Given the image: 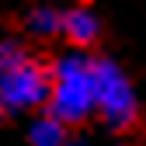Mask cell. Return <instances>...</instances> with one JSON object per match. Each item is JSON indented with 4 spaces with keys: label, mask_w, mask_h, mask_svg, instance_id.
Segmentation results:
<instances>
[{
    "label": "cell",
    "mask_w": 146,
    "mask_h": 146,
    "mask_svg": "<svg viewBox=\"0 0 146 146\" xmlns=\"http://www.w3.org/2000/svg\"><path fill=\"white\" fill-rule=\"evenodd\" d=\"M115 146H122V143H115Z\"/></svg>",
    "instance_id": "cell-7"
},
{
    "label": "cell",
    "mask_w": 146,
    "mask_h": 146,
    "mask_svg": "<svg viewBox=\"0 0 146 146\" xmlns=\"http://www.w3.org/2000/svg\"><path fill=\"white\" fill-rule=\"evenodd\" d=\"M45 98L49 63L17 38H0V115H28L45 108Z\"/></svg>",
    "instance_id": "cell-2"
},
{
    "label": "cell",
    "mask_w": 146,
    "mask_h": 146,
    "mask_svg": "<svg viewBox=\"0 0 146 146\" xmlns=\"http://www.w3.org/2000/svg\"><path fill=\"white\" fill-rule=\"evenodd\" d=\"M45 115L70 129L94 118V56L87 49H66L49 63Z\"/></svg>",
    "instance_id": "cell-1"
},
{
    "label": "cell",
    "mask_w": 146,
    "mask_h": 146,
    "mask_svg": "<svg viewBox=\"0 0 146 146\" xmlns=\"http://www.w3.org/2000/svg\"><path fill=\"white\" fill-rule=\"evenodd\" d=\"M25 28L35 35V38H59V7H31L25 17Z\"/></svg>",
    "instance_id": "cell-6"
},
{
    "label": "cell",
    "mask_w": 146,
    "mask_h": 146,
    "mask_svg": "<svg viewBox=\"0 0 146 146\" xmlns=\"http://www.w3.org/2000/svg\"><path fill=\"white\" fill-rule=\"evenodd\" d=\"M59 38H66L70 49H90L101 38V17L94 14V7L77 4L59 11Z\"/></svg>",
    "instance_id": "cell-4"
},
{
    "label": "cell",
    "mask_w": 146,
    "mask_h": 146,
    "mask_svg": "<svg viewBox=\"0 0 146 146\" xmlns=\"http://www.w3.org/2000/svg\"><path fill=\"white\" fill-rule=\"evenodd\" d=\"M94 115L111 132H129L139 122L136 87L129 80V73L108 56L94 59Z\"/></svg>",
    "instance_id": "cell-3"
},
{
    "label": "cell",
    "mask_w": 146,
    "mask_h": 146,
    "mask_svg": "<svg viewBox=\"0 0 146 146\" xmlns=\"http://www.w3.org/2000/svg\"><path fill=\"white\" fill-rule=\"evenodd\" d=\"M28 146H84V136H77L70 125L42 115L28 129Z\"/></svg>",
    "instance_id": "cell-5"
}]
</instances>
